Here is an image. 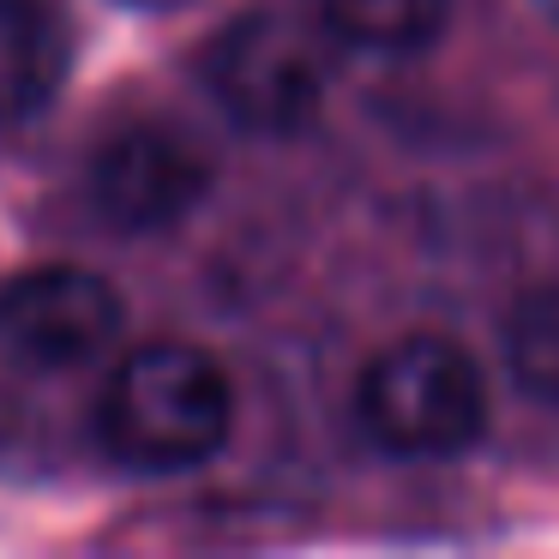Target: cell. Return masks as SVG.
Listing matches in <instances>:
<instances>
[{
  "mask_svg": "<svg viewBox=\"0 0 559 559\" xmlns=\"http://www.w3.org/2000/svg\"><path fill=\"white\" fill-rule=\"evenodd\" d=\"M235 391L217 355L193 343H139L109 373L97 409L103 451L139 475H181L229 445Z\"/></svg>",
  "mask_w": 559,
  "mask_h": 559,
  "instance_id": "cell-1",
  "label": "cell"
},
{
  "mask_svg": "<svg viewBox=\"0 0 559 559\" xmlns=\"http://www.w3.org/2000/svg\"><path fill=\"white\" fill-rule=\"evenodd\" d=\"M361 427L391 457H457L487 433V385L469 349L415 331L379 349L361 373Z\"/></svg>",
  "mask_w": 559,
  "mask_h": 559,
  "instance_id": "cell-2",
  "label": "cell"
},
{
  "mask_svg": "<svg viewBox=\"0 0 559 559\" xmlns=\"http://www.w3.org/2000/svg\"><path fill=\"white\" fill-rule=\"evenodd\" d=\"M325 49L283 13H247L211 43L205 91L241 133L289 139L325 103Z\"/></svg>",
  "mask_w": 559,
  "mask_h": 559,
  "instance_id": "cell-3",
  "label": "cell"
},
{
  "mask_svg": "<svg viewBox=\"0 0 559 559\" xmlns=\"http://www.w3.org/2000/svg\"><path fill=\"white\" fill-rule=\"evenodd\" d=\"M121 337V295L97 271L43 265L0 289V367L67 379L97 367Z\"/></svg>",
  "mask_w": 559,
  "mask_h": 559,
  "instance_id": "cell-4",
  "label": "cell"
},
{
  "mask_svg": "<svg viewBox=\"0 0 559 559\" xmlns=\"http://www.w3.org/2000/svg\"><path fill=\"white\" fill-rule=\"evenodd\" d=\"M85 193L109 229L157 235V229H175L211 193V157L187 127L133 121L91 151Z\"/></svg>",
  "mask_w": 559,
  "mask_h": 559,
  "instance_id": "cell-5",
  "label": "cell"
},
{
  "mask_svg": "<svg viewBox=\"0 0 559 559\" xmlns=\"http://www.w3.org/2000/svg\"><path fill=\"white\" fill-rule=\"evenodd\" d=\"M73 43L49 0H0V127L37 121L67 85Z\"/></svg>",
  "mask_w": 559,
  "mask_h": 559,
  "instance_id": "cell-6",
  "label": "cell"
},
{
  "mask_svg": "<svg viewBox=\"0 0 559 559\" xmlns=\"http://www.w3.org/2000/svg\"><path fill=\"white\" fill-rule=\"evenodd\" d=\"M451 0H325V25L373 55H409L445 31Z\"/></svg>",
  "mask_w": 559,
  "mask_h": 559,
  "instance_id": "cell-7",
  "label": "cell"
},
{
  "mask_svg": "<svg viewBox=\"0 0 559 559\" xmlns=\"http://www.w3.org/2000/svg\"><path fill=\"white\" fill-rule=\"evenodd\" d=\"M506 367L530 397L559 403V283L530 289L506 319Z\"/></svg>",
  "mask_w": 559,
  "mask_h": 559,
  "instance_id": "cell-8",
  "label": "cell"
},
{
  "mask_svg": "<svg viewBox=\"0 0 559 559\" xmlns=\"http://www.w3.org/2000/svg\"><path fill=\"white\" fill-rule=\"evenodd\" d=\"M121 7H133V13H181L193 0H121Z\"/></svg>",
  "mask_w": 559,
  "mask_h": 559,
  "instance_id": "cell-9",
  "label": "cell"
},
{
  "mask_svg": "<svg viewBox=\"0 0 559 559\" xmlns=\"http://www.w3.org/2000/svg\"><path fill=\"white\" fill-rule=\"evenodd\" d=\"M535 7H542V13H547V19H554V25H559V0H535Z\"/></svg>",
  "mask_w": 559,
  "mask_h": 559,
  "instance_id": "cell-10",
  "label": "cell"
}]
</instances>
